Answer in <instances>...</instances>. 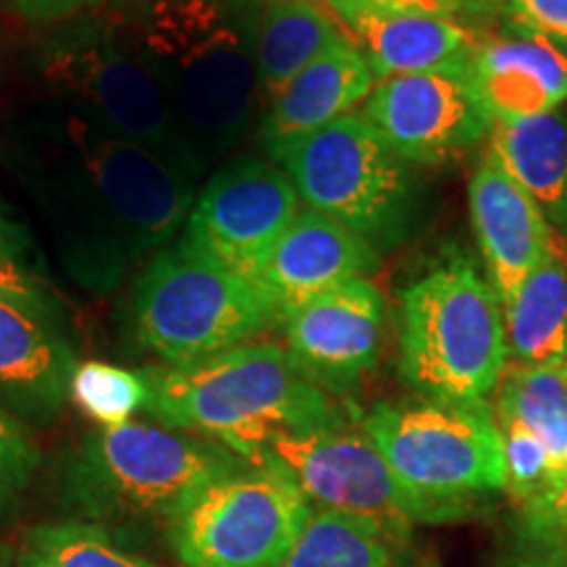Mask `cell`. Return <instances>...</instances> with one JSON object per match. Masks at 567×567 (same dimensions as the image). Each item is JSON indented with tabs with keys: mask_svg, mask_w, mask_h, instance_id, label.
I'll use <instances>...</instances> for the list:
<instances>
[{
	"mask_svg": "<svg viewBox=\"0 0 567 567\" xmlns=\"http://www.w3.org/2000/svg\"><path fill=\"white\" fill-rule=\"evenodd\" d=\"M494 410L536 434L549 455L557 492L567 478V358L542 365H507Z\"/></svg>",
	"mask_w": 567,
	"mask_h": 567,
	"instance_id": "cell-24",
	"label": "cell"
},
{
	"mask_svg": "<svg viewBox=\"0 0 567 567\" xmlns=\"http://www.w3.org/2000/svg\"><path fill=\"white\" fill-rule=\"evenodd\" d=\"M0 289L53 302L51 284L27 226L0 200Z\"/></svg>",
	"mask_w": 567,
	"mask_h": 567,
	"instance_id": "cell-29",
	"label": "cell"
},
{
	"mask_svg": "<svg viewBox=\"0 0 567 567\" xmlns=\"http://www.w3.org/2000/svg\"><path fill=\"white\" fill-rule=\"evenodd\" d=\"M279 567H394V547L360 517L316 509Z\"/></svg>",
	"mask_w": 567,
	"mask_h": 567,
	"instance_id": "cell-25",
	"label": "cell"
},
{
	"mask_svg": "<svg viewBox=\"0 0 567 567\" xmlns=\"http://www.w3.org/2000/svg\"><path fill=\"white\" fill-rule=\"evenodd\" d=\"M517 530L528 544H563L567 547V478L544 507L517 515Z\"/></svg>",
	"mask_w": 567,
	"mask_h": 567,
	"instance_id": "cell-31",
	"label": "cell"
},
{
	"mask_svg": "<svg viewBox=\"0 0 567 567\" xmlns=\"http://www.w3.org/2000/svg\"><path fill=\"white\" fill-rule=\"evenodd\" d=\"M0 161L40 210L63 271L95 297L172 245L197 197L193 174L53 101L6 118Z\"/></svg>",
	"mask_w": 567,
	"mask_h": 567,
	"instance_id": "cell-1",
	"label": "cell"
},
{
	"mask_svg": "<svg viewBox=\"0 0 567 567\" xmlns=\"http://www.w3.org/2000/svg\"><path fill=\"white\" fill-rule=\"evenodd\" d=\"M247 465L210 439L130 421L76 446L63 492L84 520L113 536L172 530L205 488Z\"/></svg>",
	"mask_w": 567,
	"mask_h": 567,
	"instance_id": "cell-4",
	"label": "cell"
},
{
	"mask_svg": "<svg viewBox=\"0 0 567 567\" xmlns=\"http://www.w3.org/2000/svg\"><path fill=\"white\" fill-rule=\"evenodd\" d=\"M517 24L528 27L567 51V0H507Z\"/></svg>",
	"mask_w": 567,
	"mask_h": 567,
	"instance_id": "cell-32",
	"label": "cell"
},
{
	"mask_svg": "<svg viewBox=\"0 0 567 567\" xmlns=\"http://www.w3.org/2000/svg\"><path fill=\"white\" fill-rule=\"evenodd\" d=\"M21 551L30 567H161L126 549L109 530L82 520L32 528Z\"/></svg>",
	"mask_w": 567,
	"mask_h": 567,
	"instance_id": "cell-26",
	"label": "cell"
},
{
	"mask_svg": "<svg viewBox=\"0 0 567 567\" xmlns=\"http://www.w3.org/2000/svg\"><path fill=\"white\" fill-rule=\"evenodd\" d=\"M0 567H30V563H27L21 547L13 549V547H6V544H0Z\"/></svg>",
	"mask_w": 567,
	"mask_h": 567,
	"instance_id": "cell-37",
	"label": "cell"
},
{
	"mask_svg": "<svg viewBox=\"0 0 567 567\" xmlns=\"http://www.w3.org/2000/svg\"><path fill=\"white\" fill-rule=\"evenodd\" d=\"M339 19L368 17V13H431V17L455 19L452 0H321Z\"/></svg>",
	"mask_w": 567,
	"mask_h": 567,
	"instance_id": "cell-33",
	"label": "cell"
},
{
	"mask_svg": "<svg viewBox=\"0 0 567 567\" xmlns=\"http://www.w3.org/2000/svg\"><path fill=\"white\" fill-rule=\"evenodd\" d=\"M488 151L538 205L551 231L567 239V118L563 113L492 124Z\"/></svg>",
	"mask_w": 567,
	"mask_h": 567,
	"instance_id": "cell-21",
	"label": "cell"
},
{
	"mask_svg": "<svg viewBox=\"0 0 567 567\" xmlns=\"http://www.w3.org/2000/svg\"><path fill=\"white\" fill-rule=\"evenodd\" d=\"M499 567H567V547L523 542V547Z\"/></svg>",
	"mask_w": 567,
	"mask_h": 567,
	"instance_id": "cell-35",
	"label": "cell"
},
{
	"mask_svg": "<svg viewBox=\"0 0 567 567\" xmlns=\"http://www.w3.org/2000/svg\"><path fill=\"white\" fill-rule=\"evenodd\" d=\"M316 509L274 463L216 481L168 530L182 567H279Z\"/></svg>",
	"mask_w": 567,
	"mask_h": 567,
	"instance_id": "cell-10",
	"label": "cell"
},
{
	"mask_svg": "<svg viewBox=\"0 0 567 567\" xmlns=\"http://www.w3.org/2000/svg\"><path fill=\"white\" fill-rule=\"evenodd\" d=\"M147 413L174 431L229 446L264 463L268 444L287 434L347 421L321 386L297 371L276 342H250L193 365L147 368Z\"/></svg>",
	"mask_w": 567,
	"mask_h": 567,
	"instance_id": "cell-3",
	"label": "cell"
},
{
	"mask_svg": "<svg viewBox=\"0 0 567 567\" xmlns=\"http://www.w3.org/2000/svg\"><path fill=\"white\" fill-rule=\"evenodd\" d=\"M344 24L379 80L471 69L478 48L463 24L431 13H368Z\"/></svg>",
	"mask_w": 567,
	"mask_h": 567,
	"instance_id": "cell-20",
	"label": "cell"
},
{
	"mask_svg": "<svg viewBox=\"0 0 567 567\" xmlns=\"http://www.w3.org/2000/svg\"><path fill=\"white\" fill-rule=\"evenodd\" d=\"M373 71L350 34L308 63L268 103L260 122V147L268 158L308 134L350 116L373 90Z\"/></svg>",
	"mask_w": 567,
	"mask_h": 567,
	"instance_id": "cell-19",
	"label": "cell"
},
{
	"mask_svg": "<svg viewBox=\"0 0 567 567\" xmlns=\"http://www.w3.org/2000/svg\"><path fill=\"white\" fill-rule=\"evenodd\" d=\"M74 368L55 302L0 289V408L27 425L51 423L69 402Z\"/></svg>",
	"mask_w": 567,
	"mask_h": 567,
	"instance_id": "cell-15",
	"label": "cell"
},
{
	"mask_svg": "<svg viewBox=\"0 0 567 567\" xmlns=\"http://www.w3.org/2000/svg\"><path fill=\"white\" fill-rule=\"evenodd\" d=\"M40 465V450L30 425L0 408V515L21 499Z\"/></svg>",
	"mask_w": 567,
	"mask_h": 567,
	"instance_id": "cell-30",
	"label": "cell"
},
{
	"mask_svg": "<svg viewBox=\"0 0 567 567\" xmlns=\"http://www.w3.org/2000/svg\"><path fill=\"white\" fill-rule=\"evenodd\" d=\"M423 567H436V565H423Z\"/></svg>",
	"mask_w": 567,
	"mask_h": 567,
	"instance_id": "cell-38",
	"label": "cell"
},
{
	"mask_svg": "<svg viewBox=\"0 0 567 567\" xmlns=\"http://www.w3.org/2000/svg\"><path fill=\"white\" fill-rule=\"evenodd\" d=\"M471 221L488 281L505 305L555 250V231L526 189L488 151L467 184Z\"/></svg>",
	"mask_w": 567,
	"mask_h": 567,
	"instance_id": "cell-17",
	"label": "cell"
},
{
	"mask_svg": "<svg viewBox=\"0 0 567 567\" xmlns=\"http://www.w3.org/2000/svg\"><path fill=\"white\" fill-rule=\"evenodd\" d=\"M69 400H74L84 415L101 423V429H111V425L130 423L134 413L147 408L151 386L142 371L87 360L74 368Z\"/></svg>",
	"mask_w": 567,
	"mask_h": 567,
	"instance_id": "cell-27",
	"label": "cell"
},
{
	"mask_svg": "<svg viewBox=\"0 0 567 567\" xmlns=\"http://www.w3.org/2000/svg\"><path fill=\"white\" fill-rule=\"evenodd\" d=\"M386 302L368 279H352L281 318L284 350L326 394H347L379 363Z\"/></svg>",
	"mask_w": 567,
	"mask_h": 567,
	"instance_id": "cell-14",
	"label": "cell"
},
{
	"mask_svg": "<svg viewBox=\"0 0 567 567\" xmlns=\"http://www.w3.org/2000/svg\"><path fill=\"white\" fill-rule=\"evenodd\" d=\"M360 425L396 481L455 520L471 515L478 496L505 492L502 439L486 400L379 402Z\"/></svg>",
	"mask_w": 567,
	"mask_h": 567,
	"instance_id": "cell-8",
	"label": "cell"
},
{
	"mask_svg": "<svg viewBox=\"0 0 567 567\" xmlns=\"http://www.w3.org/2000/svg\"><path fill=\"white\" fill-rule=\"evenodd\" d=\"M344 32L316 0H260L255 19V71L260 97L271 103L300 71Z\"/></svg>",
	"mask_w": 567,
	"mask_h": 567,
	"instance_id": "cell-22",
	"label": "cell"
},
{
	"mask_svg": "<svg viewBox=\"0 0 567 567\" xmlns=\"http://www.w3.org/2000/svg\"><path fill=\"white\" fill-rule=\"evenodd\" d=\"M363 116L400 161L442 166L492 132L471 69L392 76L373 84Z\"/></svg>",
	"mask_w": 567,
	"mask_h": 567,
	"instance_id": "cell-13",
	"label": "cell"
},
{
	"mask_svg": "<svg viewBox=\"0 0 567 567\" xmlns=\"http://www.w3.org/2000/svg\"><path fill=\"white\" fill-rule=\"evenodd\" d=\"M274 323V308L258 287L184 237L155 252L134 279V337L166 365H193L250 344Z\"/></svg>",
	"mask_w": 567,
	"mask_h": 567,
	"instance_id": "cell-7",
	"label": "cell"
},
{
	"mask_svg": "<svg viewBox=\"0 0 567 567\" xmlns=\"http://www.w3.org/2000/svg\"><path fill=\"white\" fill-rule=\"evenodd\" d=\"M258 6L260 0H126L116 21L205 172L258 118Z\"/></svg>",
	"mask_w": 567,
	"mask_h": 567,
	"instance_id": "cell-2",
	"label": "cell"
},
{
	"mask_svg": "<svg viewBox=\"0 0 567 567\" xmlns=\"http://www.w3.org/2000/svg\"><path fill=\"white\" fill-rule=\"evenodd\" d=\"M264 463L281 467L316 509L342 513L371 523L392 547H405L417 523H452L455 517L425 505L396 481L363 425L287 434L268 444Z\"/></svg>",
	"mask_w": 567,
	"mask_h": 567,
	"instance_id": "cell-11",
	"label": "cell"
},
{
	"mask_svg": "<svg viewBox=\"0 0 567 567\" xmlns=\"http://www.w3.org/2000/svg\"><path fill=\"white\" fill-rule=\"evenodd\" d=\"M38 80L48 101L158 153L195 179L208 174L116 21L82 19L53 32L38 51Z\"/></svg>",
	"mask_w": 567,
	"mask_h": 567,
	"instance_id": "cell-6",
	"label": "cell"
},
{
	"mask_svg": "<svg viewBox=\"0 0 567 567\" xmlns=\"http://www.w3.org/2000/svg\"><path fill=\"white\" fill-rule=\"evenodd\" d=\"M268 161L287 172L305 208L334 218L373 247H392L408 234L413 179L363 113L337 118Z\"/></svg>",
	"mask_w": 567,
	"mask_h": 567,
	"instance_id": "cell-9",
	"label": "cell"
},
{
	"mask_svg": "<svg viewBox=\"0 0 567 567\" xmlns=\"http://www.w3.org/2000/svg\"><path fill=\"white\" fill-rule=\"evenodd\" d=\"M19 17L30 21H63L95 9L103 0H6Z\"/></svg>",
	"mask_w": 567,
	"mask_h": 567,
	"instance_id": "cell-34",
	"label": "cell"
},
{
	"mask_svg": "<svg viewBox=\"0 0 567 567\" xmlns=\"http://www.w3.org/2000/svg\"><path fill=\"white\" fill-rule=\"evenodd\" d=\"M300 210V197L281 166L264 158L226 163L195 197L184 239L258 287L268 255Z\"/></svg>",
	"mask_w": 567,
	"mask_h": 567,
	"instance_id": "cell-12",
	"label": "cell"
},
{
	"mask_svg": "<svg viewBox=\"0 0 567 567\" xmlns=\"http://www.w3.org/2000/svg\"><path fill=\"white\" fill-rule=\"evenodd\" d=\"M471 80L496 122H523L555 113L567 101V51L528 27L478 42Z\"/></svg>",
	"mask_w": 567,
	"mask_h": 567,
	"instance_id": "cell-18",
	"label": "cell"
},
{
	"mask_svg": "<svg viewBox=\"0 0 567 567\" xmlns=\"http://www.w3.org/2000/svg\"><path fill=\"white\" fill-rule=\"evenodd\" d=\"M379 247L334 218L300 208L268 255L258 289L274 308L276 321L302 302L331 292L352 279H365L379 266Z\"/></svg>",
	"mask_w": 567,
	"mask_h": 567,
	"instance_id": "cell-16",
	"label": "cell"
},
{
	"mask_svg": "<svg viewBox=\"0 0 567 567\" xmlns=\"http://www.w3.org/2000/svg\"><path fill=\"white\" fill-rule=\"evenodd\" d=\"M505 371L502 302L471 258L452 255L408 284L400 373L410 389L429 400H486Z\"/></svg>",
	"mask_w": 567,
	"mask_h": 567,
	"instance_id": "cell-5",
	"label": "cell"
},
{
	"mask_svg": "<svg viewBox=\"0 0 567 567\" xmlns=\"http://www.w3.org/2000/svg\"><path fill=\"white\" fill-rule=\"evenodd\" d=\"M507 365H542L567 358V264L551 252L502 305Z\"/></svg>",
	"mask_w": 567,
	"mask_h": 567,
	"instance_id": "cell-23",
	"label": "cell"
},
{
	"mask_svg": "<svg viewBox=\"0 0 567 567\" xmlns=\"http://www.w3.org/2000/svg\"><path fill=\"white\" fill-rule=\"evenodd\" d=\"M494 417L502 439V460H505V492L513 499L517 515H528L557 494L549 455L534 431L517 417L499 410H494Z\"/></svg>",
	"mask_w": 567,
	"mask_h": 567,
	"instance_id": "cell-28",
	"label": "cell"
},
{
	"mask_svg": "<svg viewBox=\"0 0 567 567\" xmlns=\"http://www.w3.org/2000/svg\"><path fill=\"white\" fill-rule=\"evenodd\" d=\"M457 13L465 17H494L502 9H507V0H452Z\"/></svg>",
	"mask_w": 567,
	"mask_h": 567,
	"instance_id": "cell-36",
	"label": "cell"
}]
</instances>
